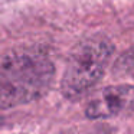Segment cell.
<instances>
[{
    "mask_svg": "<svg viewBox=\"0 0 134 134\" xmlns=\"http://www.w3.org/2000/svg\"><path fill=\"white\" fill-rule=\"evenodd\" d=\"M55 79V65L45 51L10 49L0 64V107L3 110L42 98Z\"/></svg>",
    "mask_w": 134,
    "mask_h": 134,
    "instance_id": "1",
    "label": "cell"
},
{
    "mask_svg": "<svg viewBox=\"0 0 134 134\" xmlns=\"http://www.w3.org/2000/svg\"><path fill=\"white\" fill-rule=\"evenodd\" d=\"M115 51L104 35L84 38L71 49L61 79V92L69 101H79L94 90L104 76Z\"/></svg>",
    "mask_w": 134,
    "mask_h": 134,
    "instance_id": "2",
    "label": "cell"
},
{
    "mask_svg": "<svg viewBox=\"0 0 134 134\" xmlns=\"http://www.w3.org/2000/svg\"><path fill=\"white\" fill-rule=\"evenodd\" d=\"M131 111H134V85H110L91 95L85 115L90 120H105Z\"/></svg>",
    "mask_w": 134,
    "mask_h": 134,
    "instance_id": "3",
    "label": "cell"
},
{
    "mask_svg": "<svg viewBox=\"0 0 134 134\" xmlns=\"http://www.w3.org/2000/svg\"><path fill=\"white\" fill-rule=\"evenodd\" d=\"M134 69V46L130 48L125 53H122L118 59L117 64L114 65L113 71L114 72H127V71Z\"/></svg>",
    "mask_w": 134,
    "mask_h": 134,
    "instance_id": "4",
    "label": "cell"
}]
</instances>
